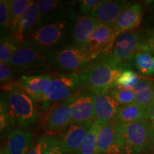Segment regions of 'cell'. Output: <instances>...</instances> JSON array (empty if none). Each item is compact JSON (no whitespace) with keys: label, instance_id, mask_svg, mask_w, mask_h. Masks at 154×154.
Instances as JSON below:
<instances>
[{"label":"cell","instance_id":"cell-1","mask_svg":"<svg viewBox=\"0 0 154 154\" xmlns=\"http://www.w3.org/2000/svg\"><path fill=\"white\" fill-rule=\"evenodd\" d=\"M74 24L72 22H54L39 27L27 41L47 54L72 44Z\"/></svg>","mask_w":154,"mask_h":154},{"label":"cell","instance_id":"cell-2","mask_svg":"<svg viewBox=\"0 0 154 154\" xmlns=\"http://www.w3.org/2000/svg\"><path fill=\"white\" fill-rule=\"evenodd\" d=\"M124 70L109 57H102L81 72L83 87L92 94L106 92L114 87L116 81Z\"/></svg>","mask_w":154,"mask_h":154},{"label":"cell","instance_id":"cell-3","mask_svg":"<svg viewBox=\"0 0 154 154\" xmlns=\"http://www.w3.org/2000/svg\"><path fill=\"white\" fill-rule=\"evenodd\" d=\"M51 71L57 74H79L98 61L86 50L69 45L47 54Z\"/></svg>","mask_w":154,"mask_h":154},{"label":"cell","instance_id":"cell-4","mask_svg":"<svg viewBox=\"0 0 154 154\" xmlns=\"http://www.w3.org/2000/svg\"><path fill=\"white\" fill-rule=\"evenodd\" d=\"M119 125L124 154H143L154 146V133L150 120Z\"/></svg>","mask_w":154,"mask_h":154},{"label":"cell","instance_id":"cell-5","mask_svg":"<svg viewBox=\"0 0 154 154\" xmlns=\"http://www.w3.org/2000/svg\"><path fill=\"white\" fill-rule=\"evenodd\" d=\"M83 87L81 73L52 74L51 79L44 88L42 106L49 109L51 103H58L79 94Z\"/></svg>","mask_w":154,"mask_h":154},{"label":"cell","instance_id":"cell-6","mask_svg":"<svg viewBox=\"0 0 154 154\" xmlns=\"http://www.w3.org/2000/svg\"><path fill=\"white\" fill-rule=\"evenodd\" d=\"M9 65L16 72L26 76L51 74L47 54L38 49L34 44L26 41L13 56Z\"/></svg>","mask_w":154,"mask_h":154},{"label":"cell","instance_id":"cell-7","mask_svg":"<svg viewBox=\"0 0 154 154\" xmlns=\"http://www.w3.org/2000/svg\"><path fill=\"white\" fill-rule=\"evenodd\" d=\"M3 91L2 94L21 126L26 127L36 122L38 112L35 102L27 94L16 86H11Z\"/></svg>","mask_w":154,"mask_h":154},{"label":"cell","instance_id":"cell-8","mask_svg":"<svg viewBox=\"0 0 154 154\" xmlns=\"http://www.w3.org/2000/svg\"><path fill=\"white\" fill-rule=\"evenodd\" d=\"M149 51L145 42L142 41L140 34L136 32H129L121 34L117 37L112 51L108 56L116 65L126 69L138 52Z\"/></svg>","mask_w":154,"mask_h":154},{"label":"cell","instance_id":"cell-9","mask_svg":"<svg viewBox=\"0 0 154 154\" xmlns=\"http://www.w3.org/2000/svg\"><path fill=\"white\" fill-rule=\"evenodd\" d=\"M36 2L39 11L38 28L54 22H76L79 17L75 12L74 4L72 2L38 0Z\"/></svg>","mask_w":154,"mask_h":154},{"label":"cell","instance_id":"cell-10","mask_svg":"<svg viewBox=\"0 0 154 154\" xmlns=\"http://www.w3.org/2000/svg\"><path fill=\"white\" fill-rule=\"evenodd\" d=\"M119 36L113 27L101 24L96 28L90 38L86 51L100 59L111 53Z\"/></svg>","mask_w":154,"mask_h":154},{"label":"cell","instance_id":"cell-11","mask_svg":"<svg viewBox=\"0 0 154 154\" xmlns=\"http://www.w3.org/2000/svg\"><path fill=\"white\" fill-rule=\"evenodd\" d=\"M78 94L61 103H55L48 109L45 120V130L48 134H57L71 124L72 106Z\"/></svg>","mask_w":154,"mask_h":154},{"label":"cell","instance_id":"cell-12","mask_svg":"<svg viewBox=\"0 0 154 154\" xmlns=\"http://www.w3.org/2000/svg\"><path fill=\"white\" fill-rule=\"evenodd\" d=\"M99 124L96 154H119L122 151L119 124L113 121Z\"/></svg>","mask_w":154,"mask_h":154},{"label":"cell","instance_id":"cell-13","mask_svg":"<svg viewBox=\"0 0 154 154\" xmlns=\"http://www.w3.org/2000/svg\"><path fill=\"white\" fill-rule=\"evenodd\" d=\"M96 120L69 125L60 140L61 151L63 154L75 153L78 151Z\"/></svg>","mask_w":154,"mask_h":154},{"label":"cell","instance_id":"cell-14","mask_svg":"<svg viewBox=\"0 0 154 154\" xmlns=\"http://www.w3.org/2000/svg\"><path fill=\"white\" fill-rule=\"evenodd\" d=\"M91 94L94 106L99 124L110 123L115 121L120 104L111 96L109 92Z\"/></svg>","mask_w":154,"mask_h":154},{"label":"cell","instance_id":"cell-15","mask_svg":"<svg viewBox=\"0 0 154 154\" xmlns=\"http://www.w3.org/2000/svg\"><path fill=\"white\" fill-rule=\"evenodd\" d=\"M52 74L26 76L19 77L14 86L24 91L35 103L43 101L44 88L51 79Z\"/></svg>","mask_w":154,"mask_h":154},{"label":"cell","instance_id":"cell-16","mask_svg":"<svg viewBox=\"0 0 154 154\" xmlns=\"http://www.w3.org/2000/svg\"><path fill=\"white\" fill-rule=\"evenodd\" d=\"M131 6L128 1H103L90 14L102 24L113 27L116 21L123 11Z\"/></svg>","mask_w":154,"mask_h":154},{"label":"cell","instance_id":"cell-17","mask_svg":"<svg viewBox=\"0 0 154 154\" xmlns=\"http://www.w3.org/2000/svg\"><path fill=\"white\" fill-rule=\"evenodd\" d=\"M96 119L97 116L94 109L91 94L88 91L80 92L72 104L71 124L96 120Z\"/></svg>","mask_w":154,"mask_h":154},{"label":"cell","instance_id":"cell-18","mask_svg":"<svg viewBox=\"0 0 154 154\" xmlns=\"http://www.w3.org/2000/svg\"><path fill=\"white\" fill-rule=\"evenodd\" d=\"M101 24L90 16H79L74 24L72 44L74 47L86 50L90 38Z\"/></svg>","mask_w":154,"mask_h":154},{"label":"cell","instance_id":"cell-19","mask_svg":"<svg viewBox=\"0 0 154 154\" xmlns=\"http://www.w3.org/2000/svg\"><path fill=\"white\" fill-rule=\"evenodd\" d=\"M39 11L36 1H31L21 19L16 36L20 44L27 41L38 28Z\"/></svg>","mask_w":154,"mask_h":154},{"label":"cell","instance_id":"cell-20","mask_svg":"<svg viewBox=\"0 0 154 154\" xmlns=\"http://www.w3.org/2000/svg\"><path fill=\"white\" fill-rule=\"evenodd\" d=\"M142 17V5L139 3L134 4L121 13L113 25V29L119 35L131 32L139 26Z\"/></svg>","mask_w":154,"mask_h":154},{"label":"cell","instance_id":"cell-21","mask_svg":"<svg viewBox=\"0 0 154 154\" xmlns=\"http://www.w3.org/2000/svg\"><path fill=\"white\" fill-rule=\"evenodd\" d=\"M149 119L150 111L135 102L130 104L120 106L115 121L119 124H126Z\"/></svg>","mask_w":154,"mask_h":154},{"label":"cell","instance_id":"cell-22","mask_svg":"<svg viewBox=\"0 0 154 154\" xmlns=\"http://www.w3.org/2000/svg\"><path fill=\"white\" fill-rule=\"evenodd\" d=\"M32 136L29 132L14 130L9 134L8 148L9 154H28L32 149Z\"/></svg>","mask_w":154,"mask_h":154},{"label":"cell","instance_id":"cell-23","mask_svg":"<svg viewBox=\"0 0 154 154\" xmlns=\"http://www.w3.org/2000/svg\"><path fill=\"white\" fill-rule=\"evenodd\" d=\"M136 103L149 111L154 105V81L141 79L134 88Z\"/></svg>","mask_w":154,"mask_h":154},{"label":"cell","instance_id":"cell-24","mask_svg":"<svg viewBox=\"0 0 154 154\" xmlns=\"http://www.w3.org/2000/svg\"><path fill=\"white\" fill-rule=\"evenodd\" d=\"M21 44L16 36L12 34L1 37L0 40V61L9 64L15 52L20 47Z\"/></svg>","mask_w":154,"mask_h":154},{"label":"cell","instance_id":"cell-25","mask_svg":"<svg viewBox=\"0 0 154 154\" xmlns=\"http://www.w3.org/2000/svg\"><path fill=\"white\" fill-rule=\"evenodd\" d=\"M15 119L5 96L2 94L0 101V130L2 137H5L15 124ZM11 134V133H10Z\"/></svg>","mask_w":154,"mask_h":154},{"label":"cell","instance_id":"cell-26","mask_svg":"<svg viewBox=\"0 0 154 154\" xmlns=\"http://www.w3.org/2000/svg\"><path fill=\"white\" fill-rule=\"evenodd\" d=\"M31 1L29 0H13L11 5V33L16 36L22 17Z\"/></svg>","mask_w":154,"mask_h":154},{"label":"cell","instance_id":"cell-27","mask_svg":"<svg viewBox=\"0 0 154 154\" xmlns=\"http://www.w3.org/2000/svg\"><path fill=\"white\" fill-rule=\"evenodd\" d=\"M99 127L100 124L96 120L81 147L78 151L75 152V154H96Z\"/></svg>","mask_w":154,"mask_h":154},{"label":"cell","instance_id":"cell-28","mask_svg":"<svg viewBox=\"0 0 154 154\" xmlns=\"http://www.w3.org/2000/svg\"><path fill=\"white\" fill-rule=\"evenodd\" d=\"M152 61L153 58L149 51H141L135 55L131 61V64L134 65L135 68L142 74L153 76Z\"/></svg>","mask_w":154,"mask_h":154},{"label":"cell","instance_id":"cell-29","mask_svg":"<svg viewBox=\"0 0 154 154\" xmlns=\"http://www.w3.org/2000/svg\"><path fill=\"white\" fill-rule=\"evenodd\" d=\"M11 0L0 1V30L1 37L11 33Z\"/></svg>","mask_w":154,"mask_h":154},{"label":"cell","instance_id":"cell-30","mask_svg":"<svg viewBox=\"0 0 154 154\" xmlns=\"http://www.w3.org/2000/svg\"><path fill=\"white\" fill-rule=\"evenodd\" d=\"M140 76L131 69H126L123 71L118 79L116 81L114 87L127 90H134L138 83Z\"/></svg>","mask_w":154,"mask_h":154},{"label":"cell","instance_id":"cell-31","mask_svg":"<svg viewBox=\"0 0 154 154\" xmlns=\"http://www.w3.org/2000/svg\"><path fill=\"white\" fill-rule=\"evenodd\" d=\"M108 92L118 102L120 106L130 104L136 102V96L134 90H127L113 87L110 88Z\"/></svg>","mask_w":154,"mask_h":154},{"label":"cell","instance_id":"cell-32","mask_svg":"<svg viewBox=\"0 0 154 154\" xmlns=\"http://www.w3.org/2000/svg\"><path fill=\"white\" fill-rule=\"evenodd\" d=\"M15 69L9 64L0 63V82L2 90L14 86L17 80H15Z\"/></svg>","mask_w":154,"mask_h":154},{"label":"cell","instance_id":"cell-33","mask_svg":"<svg viewBox=\"0 0 154 154\" xmlns=\"http://www.w3.org/2000/svg\"><path fill=\"white\" fill-rule=\"evenodd\" d=\"M43 142L42 154H63L61 151V142L57 138L45 136L41 138Z\"/></svg>","mask_w":154,"mask_h":154},{"label":"cell","instance_id":"cell-34","mask_svg":"<svg viewBox=\"0 0 154 154\" xmlns=\"http://www.w3.org/2000/svg\"><path fill=\"white\" fill-rule=\"evenodd\" d=\"M102 2V0H81L79 2L80 16H90L96 7Z\"/></svg>","mask_w":154,"mask_h":154},{"label":"cell","instance_id":"cell-35","mask_svg":"<svg viewBox=\"0 0 154 154\" xmlns=\"http://www.w3.org/2000/svg\"><path fill=\"white\" fill-rule=\"evenodd\" d=\"M145 43L149 52L154 53V29L151 32Z\"/></svg>","mask_w":154,"mask_h":154},{"label":"cell","instance_id":"cell-36","mask_svg":"<svg viewBox=\"0 0 154 154\" xmlns=\"http://www.w3.org/2000/svg\"><path fill=\"white\" fill-rule=\"evenodd\" d=\"M42 151H43V142L42 138H40L38 143L32 148L28 154H42Z\"/></svg>","mask_w":154,"mask_h":154},{"label":"cell","instance_id":"cell-37","mask_svg":"<svg viewBox=\"0 0 154 154\" xmlns=\"http://www.w3.org/2000/svg\"><path fill=\"white\" fill-rule=\"evenodd\" d=\"M150 121L151 123L152 128H153V131L154 133V105L152 106L151 111H150Z\"/></svg>","mask_w":154,"mask_h":154},{"label":"cell","instance_id":"cell-38","mask_svg":"<svg viewBox=\"0 0 154 154\" xmlns=\"http://www.w3.org/2000/svg\"><path fill=\"white\" fill-rule=\"evenodd\" d=\"M0 154H9L8 148L5 147V148H4V149H2L1 153H0Z\"/></svg>","mask_w":154,"mask_h":154},{"label":"cell","instance_id":"cell-39","mask_svg":"<svg viewBox=\"0 0 154 154\" xmlns=\"http://www.w3.org/2000/svg\"><path fill=\"white\" fill-rule=\"evenodd\" d=\"M152 66H153V72L154 74V57H153V61H152Z\"/></svg>","mask_w":154,"mask_h":154},{"label":"cell","instance_id":"cell-40","mask_svg":"<svg viewBox=\"0 0 154 154\" xmlns=\"http://www.w3.org/2000/svg\"></svg>","mask_w":154,"mask_h":154}]
</instances>
